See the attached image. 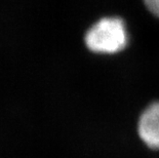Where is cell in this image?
I'll list each match as a JSON object with an SVG mask.
<instances>
[{
	"instance_id": "3957f363",
	"label": "cell",
	"mask_w": 159,
	"mask_h": 158,
	"mask_svg": "<svg viewBox=\"0 0 159 158\" xmlns=\"http://www.w3.org/2000/svg\"><path fill=\"white\" fill-rule=\"evenodd\" d=\"M143 1L149 11L159 19V0H143Z\"/></svg>"
},
{
	"instance_id": "6da1fadb",
	"label": "cell",
	"mask_w": 159,
	"mask_h": 158,
	"mask_svg": "<svg viewBox=\"0 0 159 158\" xmlns=\"http://www.w3.org/2000/svg\"><path fill=\"white\" fill-rule=\"evenodd\" d=\"M86 47L99 55H114L128 43V32L122 19L107 16L90 27L84 37Z\"/></svg>"
},
{
	"instance_id": "7a4b0ae2",
	"label": "cell",
	"mask_w": 159,
	"mask_h": 158,
	"mask_svg": "<svg viewBox=\"0 0 159 158\" xmlns=\"http://www.w3.org/2000/svg\"><path fill=\"white\" fill-rule=\"evenodd\" d=\"M139 134L152 149H159V102L148 106L139 120Z\"/></svg>"
}]
</instances>
